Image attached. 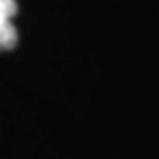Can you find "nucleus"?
<instances>
[{
  "mask_svg": "<svg viewBox=\"0 0 159 159\" xmlns=\"http://www.w3.org/2000/svg\"><path fill=\"white\" fill-rule=\"evenodd\" d=\"M16 13H18L16 0H0V51H9L18 42V31L13 27Z\"/></svg>",
  "mask_w": 159,
  "mask_h": 159,
  "instance_id": "1",
  "label": "nucleus"
}]
</instances>
